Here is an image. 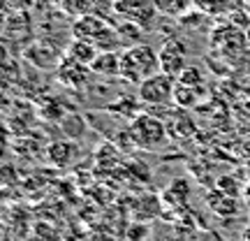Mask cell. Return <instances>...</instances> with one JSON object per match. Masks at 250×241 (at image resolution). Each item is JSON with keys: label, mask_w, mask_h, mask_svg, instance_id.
Listing matches in <instances>:
<instances>
[{"label": "cell", "mask_w": 250, "mask_h": 241, "mask_svg": "<svg viewBox=\"0 0 250 241\" xmlns=\"http://www.w3.org/2000/svg\"><path fill=\"white\" fill-rule=\"evenodd\" d=\"M160 72V56L148 44H132L121 51V74L130 84H142L146 77Z\"/></svg>", "instance_id": "cell-1"}, {"label": "cell", "mask_w": 250, "mask_h": 241, "mask_svg": "<svg viewBox=\"0 0 250 241\" xmlns=\"http://www.w3.org/2000/svg\"><path fill=\"white\" fill-rule=\"evenodd\" d=\"M130 134H132L137 149L144 151H155L167 142V125L162 123L158 116H148V114H137L130 123Z\"/></svg>", "instance_id": "cell-2"}, {"label": "cell", "mask_w": 250, "mask_h": 241, "mask_svg": "<svg viewBox=\"0 0 250 241\" xmlns=\"http://www.w3.org/2000/svg\"><path fill=\"white\" fill-rule=\"evenodd\" d=\"M174 88H176V79L165 74V72H155L151 77L139 84L137 90V98L142 100L144 105H153V107H160V105H169L174 102Z\"/></svg>", "instance_id": "cell-3"}, {"label": "cell", "mask_w": 250, "mask_h": 241, "mask_svg": "<svg viewBox=\"0 0 250 241\" xmlns=\"http://www.w3.org/2000/svg\"><path fill=\"white\" fill-rule=\"evenodd\" d=\"M114 12L123 21H132L137 26L148 28L158 17V7L155 0H116L114 2Z\"/></svg>", "instance_id": "cell-4"}, {"label": "cell", "mask_w": 250, "mask_h": 241, "mask_svg": "<svg viewBox=\"0 0 250 241\" xmlns=\"http://www.w3.org/2000/svg\"><path fill=\"white\" fill-rule=\"evenodd\" d=\"M160 72L169 74L174 79H179V74L186 70V56H188V46L186 42H181L179 37H169L165 40V44L160 46Z\"/></svg>", "instance_id": "cell-5"}, {"label": "cell", "mask_w": 250, "mask_h": 241, "mask_svg": "<svg viewBox=\"0 0 250 241\" xmlns=\"http://www.w3.org/2000/svg\"><path fill=\"white\" fill-rule=\"evenodd\" d=\"M90 74H93L90 65H81V63L65 58V56H62L61 65L56 67V79L61 81L65 88H74V90L83 88L90 81Z\"/></svg>", "instance_id": "cell-6"}, {"label": "cell", "mask_w": 250, "mask_h": 241, "mask_svg": "<svg viewBox=\"0 0 250 241\" xmlns=\"http://www.w3.org/2000/svg\"><path fill=\"white\" fill-rule=\"evenodd\" d=\"M23 56H26L28 63H33L40 70H56L62 61L61 56H65V54H61V51H58L56 46L49 44L46 40H37V42L26 46Z\"/></svg>", "instance_id": "cell-7"}, {"label": "cell", "mask_w": 250, "mask_h": 241, "mask_svg": "<svg viewBox=\"0 0 250 241\" xmlns=\"http://www.w3.org/2000/svg\"><path fill=\"white\" fill-rule=\"evenodd\" d=\"M107 28H109V23L102 17H98V14H83L81 19L74 21L72 33H74V37H81V40H90V42H95V40H98Z\"/></svg>", "instance_id": "cell-8"}, {"label": "cell", "mask_w": 250, "mask_h": 241, "mask_svg": "<svg viewBox=\"0 0 250 241\" xmlns=\"http://www.w3.org/2000/svg\"><path fill=\"white\" fill-rule=\"evenodd\" d=\"M100 49L90 40H81V37H74L67 49H65V58H72V61L81 63V65H93V61L98 58Z\"/></svg>", "instance_id": "cell-9"}, {"label": "cell", "mask_w": 250, "mask_h": 241, "mask_svg": "<svg viewBox=\"0 0 250 241\" xmlns=\"http://www.w3.org/2000/svg\"><path fill=\"white\" fill-rule=\"evenodd\" d=\"M202 98H206V86H186L176 81V88H174V102L181 109H195L202 105Z\"/></svg>", "instance_id": "cell-10"}, {"label": "cell", "mask_w": 250, "mask_h": 241, "mask_svg": "<svg viewBox=\"0 0 250 241\" xmlns=\"http://www.w3.org/2000/svg\"><path fill=\"white\" fill-rule=\"evenodd\" d=\"M93 74L100 77H116L121 74V51H100L90 65Z\"/></svg>", "instance_id": "cell-11"}, {"label": "cell", "mask_w": 250, "mask_h": 241, "mask_svg": "<svg viewBox=\"0 0 250 241\" xmlns=\"http://www.w3.org/2000/svg\"><path fill=\"white\" fill-rule=\"evenodd\" d=\"M206 204H208V209H211L213 214H218V216H234L236 211H239V206H236V197L223 195L218 188L206 193Z\"/></svg>", "instance_id": "cell-12"}, {"label": "cell", "mask_w": 250, "mask_h": 241, "mask_svg": "<svg viewBox=\"0 0 250 241\" xmlns=\"http://www.w3.org/2000/svg\"><path fill=\"white\" fill-rule=\"evenodd\" d=\"M190 197V183L186 179H174L162 193V204L165 206H183Z\"/></svg>", "instance_id": "cell-13"}, {"label": "cell", "mask_w": 250, "mask_h": 241, "mask_svg": "<svg viewBox=\"0 0 250 241\" xmlns=\"http://www.w3.org/2000/svg\"><path fill=\"white\" fill-rule=\"evenodd\" d=\"M192 5H195V0H155L158 12L167 14V17H183Z\"/></svg>", "instance_id": "cell-14"}, {"label": "cell", "mask_w": 250, "mask_h": 241, "mask_svg": "<svg viewBox=\"0 0 250 241\" xmlns=\"http://www.w3.org/2000/svg\"><path fill=\"white\" fill-rule=\"evenodd\" d=\"M116 30H118V35H121V40H123V44H139V37H142V33L146 28L137 26L132 21H123V23L116 26Z\"/></svg>", "instance_id": "cell-15"}, {"label": "cell", "mask_w": 250, "mask_h": 241, "mask_svg": "<svg viewBox=\"0 0 250 241\" xmlns=\"http://www.w3.org/2000/svg\"><path fill=\"white\" fill-rule=\"evenodd\" d=\"M49 160L54 162V165H58V167H62V165H67V160H70V153H72V146L65 142H56L49 146Z\"/></svg>", "instance_id": "cell-16"}, {"label": "cell", "mask_w": 250, "mask_h": 241, "mask_svg": "<svg viewBox=\"0 0 250 241\" xmlns=\"http://www.w3.org/2000/svg\"><path fill=\"white\" fill-rule=\"evenodd\" d=\"M151 237V227L144 220H134L125 227V241H148Z\"/></svg>", "instance_id": "cell-17"}, {"label": "cell", "mask_w": 250, "mask_h": 241, "mask_svg": "<svg viewBox=\"0 0 250 241\" xmlns=\"http://www.w3.org/2000/svg\"><path fill=\"white\" fill-rule=\"evenodd\" d=\"M179 84H186V86H204V74H202V70L199 67H195V65H188L186 70L179 74Z\"/></svg>", "instance_id": "cell-18"}, {"label": "cell", "mask_w": 250, "mask_h": 241, "mask_svg": "<svg viewBox=\"0 0 250 241\" xmlns=\"http://www.w3.org/2000/svg\"><path fill=\"white\" fill-rule=\"evenodd\" d=\"M215 188H218L223 195H227V197H239V193H241L239 183H236L232 176H220V179L215 181Z\"/></svg>", "instance_id": "cell-19"}, {"label": "cell", "mask_w": 250, "mask_h": 241, "mask_svg": "<svg viewBox=\"0 0 250 241\" xmlns=\"http://www.w3.org/2000/svg\"><path fill=\"white\" fill-rule=\"evenodd\" d=\"M169 130H176V137H190V134L195 132V123H192V118L186 116V114H179V121L176 125H171Z\"/></svg>", "instance_id": "cell-20"}, {"label": "cell", "mask_w": 250, "mask_h": 241, "mask_svg": "<svg viewBox=\"0 0 250 241\" xmlns=\"http://www.w3.org/2000/svg\"><path fill=\"white\" fill-rule=\"evenodd\" d=\"M229 23L236 28H243V33L250 28V14L246 12H229Z\"/></svg>", "instance_id": "cell-21"}, {"label": "cell", "mask_w": 250, "mask_h": 241, "mask_svg": "<svg viewBox=\"0 0 250 241\" xmlns=\"http://www.w3.org/2000/svg\"><path fill=\"white\" fill-rule=\"evenodd\" d=\"M14 67H17V63L14 61H7L5 63V72H14ZM5 79H21V77H19V74H5Z\"/></svg>", "instance_id": "cell-22"}, {"label": "cell", "mask_w": 250, "mask_h": 241, "mask_svg": "<svg viewBox=\"0 0 250 241\" xmlns=\"http://www.w3.org/2000/svg\"><path fill=\"white\" fill-rule=\"evenodd\" d=\"M239 241H250V225H248V227H243V232H241V237H239Z\"/></svg>", "instance_id": "cell-23"}, {"label": "cell", "mask_w": 250, "mask_h": 241, "mask_svg": "<svg viewBox=\"0 0 250 241\" xmlns=\"http://www.w3.org/2000/svg\"><path fill=\"white\" fill-rule=\"evenodd\" d=\"M246 95H248V98H250V81H248V84H246Z\"/></svg>", "instance_id": "cell-24"}, {"label": "cell", "mask_w": 250, "mask_h": 241, "mask_svg": "<svg viewBox=\"0 0 250 241\" xmlns=\"http://www.w3.org/2000/svg\"><path fill=\"white\" fill-rule=\"evenodd\" d=\"M246 40H248V42H250V28H248V30H246Z\"/></svg>", "instance_id": "cell-25"}]
</instances>
